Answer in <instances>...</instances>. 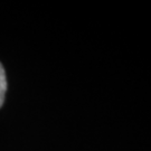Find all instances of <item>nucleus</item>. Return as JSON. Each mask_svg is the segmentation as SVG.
<instances>
[{"instance_id": "1", "label": "nucleus", "mask_w": 151, "mask_h": 151, "mask_svg": "<svg viewBox=\"0 0 151 151\" xmlns=\"http://www.w3.org/2000/svg\"><path fill=\"white\" fill-rule=\"evenodd\" d=\"M6 92H7V77H6L5 68L0 63V108L4 105L5 102Z\"/></svg>"}]
</instances>
